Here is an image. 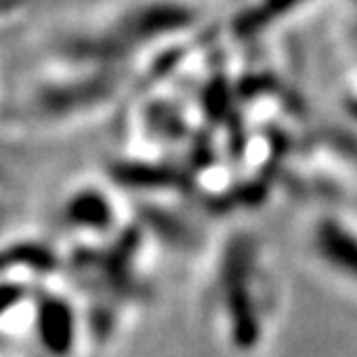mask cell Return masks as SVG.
<instances>
[{
    "label": "cell",
    "mask_w": 357,
    "mask_h": 357,
    "mask_svg": "<svg viewBox=\"0 0 357 357\" xmlns=\"http://www.w3.org/2000/svg\"><path fill=\"white\" fill-rule=\"evenodd\" d=\"M313 246L320 260L334 271L357 281V232L337 218H325L316 227Z\"/></svg>",
    "instance_id": "6da1fadb"
},
{
    "label": "cell",
    "mask_w": 357,
    "mask_h": 357,
    "mask_svg": "<svg viewBox=\"0 0 357 357\" xmlns=\"http://www.w3.org/2000/svg\"><path fill=\"white\" fill-rule=\"evenodd\" d=\"M35 334L42 348L54 357H66L75 339V313L66 299L54 297L35 306Z\"/></svg>",
    "instance_id": "7a4b0ae2"
},
{
    "label": "cell",
    "mask_w": 357,
    "mask_h": 357,
    "mask_svg": "<svg viewBox=\"0 0 357 357\" xmlns=\"http://www.w3.org/2000/svg\"><path fill=\"white\" fill-rule=\"evenodd\" d=\"M66 216L68 223H73L77 227H84V230H107L114 220V209L102 192L96 188H86L75 192L73 197L68 199L66 206Z\"/></svg>",
    "instance_id": "3957f363"
}]
</instances>
